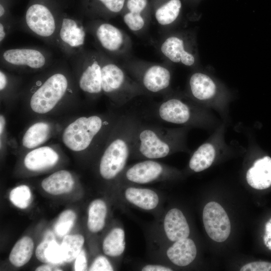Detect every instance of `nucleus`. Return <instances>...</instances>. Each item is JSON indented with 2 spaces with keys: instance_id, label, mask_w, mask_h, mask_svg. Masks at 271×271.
I'll return each instance as SVG.
<instances>
[{
  "instance_id": "obj_1",
  "label": "nucleus",
  "mask_w": 271,
  "mask_h": 271,
  "mask_svg": "<svg viewBox=\"0 0 271 271\" xmlns=\"http://www.w3.org/2000/svg\"><path fill=\"white\" fill-rule=\"evenodd\" d=\"M78 89L70 67L62 61L42 71L23 94L34 113L44 115L74 100Z\"/></svg>"
},
{
  "instance_id": "obj_2",
  "label": "nucleus",
  "mask_w": 271,
  "mask_h": 271,
  "mask_svg": "<svg viewBox=\"0 0 271 271\" xmlns=\"http://www.w3.org/2000/svg\"><path fill=\"white\" fill-rule=\"evenodd\" d=\"M140 122L133 114H120L98 155V172L103 180L117 181L126 167L131 157L134 132Z\"/></svg>"
},
{
  "instance_id": "obj_3",
  "label": "nucleus",
  "mask_w": 271,
  "mask_h": 271,
  "mask_svg": "<svg viewBox=\"0 0 271 271\" xmlns=\"http://www.w3.org/2000/svg\"><path fill=\"white\" fill-rule=\"evenodd\" d=\"M120 114L110 112L79 117L65 127L62 141L71 151L98 155Z\"/></svg>"
},
{
  "instance_id": "obj_4",
  "label": "nucleus",
  "mask_w": 271,
  "mask_h": 271,
  "mask_svg": "<svg viewBox=\"0 0 271 271\" xmlns=\"http://www.w3.org/2000/svg\"><path fill=\"white\" fill-rule=\"evenodd\" d=\"M183 131L140 121L134 132L130 158L155 160L170 155L182 148Z\"/></svg>"
},
{
  "instance_id": "obj_5",
  "label": "nucleus",
  "mask_w": 271,
  "mask_h": 271,
  "mask_svg": "<svg viewBox=\"0 0 271 271\" xmlns=\"http://www.w3.org/2000/svg\"><path fill=\"white\" fill-rule=\"evenodd\" d=\"M101 52L102 94L116 107L148 92L114 60Z\"/></svg>"
},
{
  "instance_id": "obj_6",
  "label": "nucleus",
  "mask_w": 271,
  "mask_h": 271,
  "mask_svg": "<svg viewBox=\"0 0 271 271\" xmlns=\"http://www.w3.org/2000/svg\"><path fill=\"white\" fill-rule=\"evenodd\" d=\"M62 12L52 0H31L21 22L26 31L55 46Z\"/></svg>"
},
{
  "instance_id": "obj_7",
  "label": "nucleus",
  "mask_w": 271,
  "mask_h": 271,
  "mask_svg": "<svg viewBox=\"0 0 271 271\" xmlns=\"http://www.w3.org/2000/svg\"><path fill=\"white\" fill-rule=\"evenodd\" d=\"M69 61L79 90L92 99L102 94L101 51L84 49L70 58Z\"/></svg>"
},
{
  "instance_id": "obj_8",
  "label": "nucleus",
  "mask_w": 271,
  "mask_h": 271,
  "mask_svg": "<svg viewBox=\"0 0 271 271\" xmlns=\"http://www.w3.org/2000/svg\"><path fill=\"white\" fill-rule=\"evenodd\" d=\"M99 50L112 59L126 57L132 47L130 37L122 30L101 19H92L85 25Z\"/></svg>"
},
{
  "instance_id": "obj_9",
  "label": "nucleus",
  "mask_w": 271,
  "mask_h": 271,
  "mask_svg": "<svg viewBox=\"0 0 271 271\" xmlns=\"http://www.w3.org/2000/svg\"><path fill=\"white\" fill-rule=\"evenodd\" d=\"M0 58L1 68L21 73L42 71L53 64L51 53L36 47L5 49L2 51Z\"/></svg>"
},
{
  "instance_id": "obj_10",
  "label": "nucleus",
  "mask_w": 271,
  "mask_h": 271,
  "mask_svg": "<svg viewBox=\"0 0 271 271\" xmlns=\"http://www.w3.org/2000/svg\"><path fill=\"white\" fill-rule=\"evenodd\" d=\"M123 67L149 94H164L170 88L171 73L164 65L128 61Z\"/></svg>"
},
{
  "instance_id": "obj_11",
  "label": "nucleus",
  "mask_w": 271,
  "mask_h": 271,
  "mask_svg": "<svg viewBox=\"0 0 271 271\" xmlns=\"http://www.w3.org/2000/svg\"><path fill=\"white\" fill-rule=\"evenodd\" d=\"M173 170L155 160L146 159L126 166L117 181L123 185L148 184L170 178Z\"/></svg>"
},
{
  "instance_id": "obj_12",
  "label": "nucleus",
  "mask_w": 271,
  "mask_h": 271,
  "mask_svg": "<svg viewBox=\"0 0 271 271\" xmlns=\"http://www.w3.org/2000/svg\"><path fill=\"white\" fill-rule=\"evenodd\" d=\"M87 33L80 20L63 13L55 38V46L69 59L84 49Z\"/></svg>"
},
{
  "instance_id": "obj_13",
  "label": "nucleus",
  "mask_w": 271,
  "mask_h": 271,
  "mask_svg": "<svg viewBox=\"0 0 271 271\" xmlns=\"http://www.w3.org/2000/svg\"><path fill=\"white\" fill-rule=\"evenodd\" d=\"M195 109L182 99L166 96L157 104L154 113L160 120L178 124H190L196 121Z\"/></svg>"
},
{
  "instance_id": "obj_14",
  "label": "nucleus",
  "mask_w": 271,
  "mask_h": 271,
  "mask_svg": "<svg viewBox=\"0 0 271 271\" xmlns=\"http://www.w3.org/2000/svg\"><path fill=\"white\" fill-rule=\"evenodd\" d=\"M203 222L208 236L214 241H225L231 232V224L224 209L218 203H208L203 211Z\"/></svg>"
},
{
  "instance_id": "obj_15",
  "label": "nucleus",
  "mask_w": 271,
  "mask_h": 271,
  "mask_svg": "<svg viewBox=\"0 0 271 271\" xmlns=\"http://www.w3.org/2000/svg\"><path fill=\"white\" fill-rule=\"evenodd\" d=\"M159 50L163 56L172 62L186 66H192L195 63L194 54L180 36L174 34L164 38L160 43Z\"/></svg>"
},
{
  "instance_id": "obj_16",
  "label": "nucleus",
  "mask_w": 271,
  "mask_h": 271,
  "mask_svg": "<svg viewBox=\"0 0 271 271\" xmlns=\"http://www.w3.org/2000/svg\"><path fill=\"white\" fill-rule=\"evenodd\" d=\"M122 197L130 204L147 211H152L160 205L161 199L154 190L135 185H123Z\"/></svg>"
},
{
  "instance_id": "obj_17",
  "label": "nucleus",
  "mask_w": 271,
  "mask_h": 271,
  "mask_svg": "<svg viewBox=\"0 0 271 271\" xmlns=\"http://www.w3.org/2000/svg\"><path fill=\"white\" fill-rule=\"evenodd\" d=\"M56 148L45 146L31 150L24 159L25 167L33 172L42 171L55 166L60 159Z\"/></svg>"
},
{
  "instance_id": "obj_18",
  "label": "nucleus",
  "mask_w": 271,
  "mask_h": 271,
  "mask_svg": "<svg viewBox=\"0 0 271 271\" xmlns=\"http://www.w3.org/2000/svg\"><path fill=\"white\" fill-rule=\"evenodd\" d=\"M164 234L171 242L188 237L190 228L183 213L177 208L169 210L162 223Z\"/></svg>"
},
{
  "instance_id": "obj_19",
  "label": "nucleus",
  "mask_w": 271,
  "mask_h": 271,
  "mask_svg": "<svg viewBox=\"0 0 271 271\" xmlns=\"http://www.w3.org/2000/svg\"><path fill=\"white\" fill-rule=\"evenodd\" d=\"M148 7V0H126L125 11L122 17L128 28L134 33L144 30L150 22L146 14Z\"/></svg>"
},
{
  "instance_id": "obj_20",
  "label": "nucleus",
  "mask_w": 271,
  "mask_h": 271,
  "mask_svg": "<svg viewBox=\"0 0 271 271\" xmlns=\"http://www.w3.org/2000/svg\"><path fill=\"white\" fill-rule=\"evenodd\" d=\"M126 0H84L85 11L92 19L106 21L120 14Z\"/></svg>"
},
{
  "instance_id": "obj_21",
  "label": "nucleus",
  "mask_w": 271,
  "mask_h": 271,
  "mask_svg": "<svg viewBox=\"0 0 271 271\" xmlns=\"http://www.w3.org/2000/svg\"><path fill=\"white\" fill-rule=\"evenodd\" d=\"M166 255L174 264L185 266L195 259L197 255L196 246L193 240L187 237L174 242L167 249Z\"/></svg>"
},
{
  "instance_id": "obj_22",
  "label": "nucleus",
  "mask_w": 271,
  "mask_h": 271,
  "mask_svg": "<svg viewBox=\"0 0 271 271\" xmlns=\"http://www.w3.org/2000/svg\"><path fill=\"white\" fill-rule=\"evenodd\" d=\"M247 183L251 187L262 190L271 186V158L265 156L256 160L247 172Z\"/></svg>"
},
{
  "instance_id": "obj_23",
  "label": "nucleus",
  "mask_w": 271,
  "mask_h": 271,
  "mask_svg": "<svg viewBox=\"0 0 271 271\" xmlns=\"http://www.w3.org/2000/svg\"><path fill=\"white\" fill-rule=\"evenodd\" d=\"M54 127L46 121H39L32 124L25 131L22 139L23 148L32 150L40 147L52 136Z\"/></svg>"
},
{
  "instance_id": "obj_24",
  "label": "nucleus",
  "mask_w": 271,
  "mask_h": 271,
  "mask_svg": "<svg viewBox=\"0 0 271 271\" xmlns=\"http://www.w3.org/2000/svg\"><path fill=\"white\" fill-rule=\"evenodd\" d=\"M74 184V179L71 173L67 170H62L45 178L41 183V186L47 193L57 195L70 192Z\"/></svg>"
},
{
  "instance_id": "obj_25",
  "label": "nucleus",
  "mask_w": 271,
  "mask_h": 271,
  "mask_svg": "<svg viewBox=\"0 0 271 271\" xmlns=\"http://www.w3.org/2000/svg\"><path fill=\"white\" fill-rule=\"evenodd\" d=\"M189 87L192 96L199 101L211 99L216 92V86L213 80L201 72H195L191 75Z\"/></svg>"
},
{
  "instance_id": "obj_26",
  "label": "nucleus",
  "mask_w": 271,
  "mask_h": 271,
  "mask_svg": "<svg viewBox=\"0 0 271 271\" xmlns=\"http://www.w3.org/2000/svg\"><path fill=\"white\" fill-rule=\"evenodd\" d=\"M125 234L123 228L114 227L106 235L102 242L103 253L110 257L121 256L125 249Z\"/></svg>"
},
{
  "instance_id": "obj_27",
  "label": "nucleus",
  "mask_w": 271,
  "mask_h": 271,
  "mask_svg": "<svg viewBox=\"0 0 271 271\" xmlns=\"http://www.w3.org/2000/svg\"><path fill=\"white\" fill-rule=\"evenodd\" d=\"M35 254L42 262L59 264L65 262L61 245L52 238H47L41 242L36 249Z\"/></svg>"
},
{
  "instance_id": "obj_28",
  "label": "nucleus",
  "mask_w": 271,
  "mask_h": 271,
  "mask_svg": "<svg viewBox=\"0 0 271 271\" xmlns=\"http://www.w3.org/2000/svg\"><path fill=\"white\" fill-rule=\"evenodd\" d=\"M107 213L106 203L102 199L93 200L88 207L87 225L92 233L100 231L104 227Z\"/></svg>"
},
{
  "instance_id": "obj_29",
  "label": "nucleus",
  "mask_w": 271,
  "mask_h": 271,
  "mask_svg": "<svg viewBox=\"0 0 271 271\" xmlns=\"http://www.w3.org/2000/svg\"><path fill=\"white\" fill-rule=\"evenodd\" d=\"M215 150L210 143L201 145L191 156L189 167L195 172H200L208 168L213 162Z\"/></svg>"
},
{
  "instance_id": "obj_30",
  "label": "nucleus",
  "mask_w": 271,
  "mask_h": 271,
  "mask_svg": "<svg viewBox=\"0 0 271 271\" xmlns=\"http://www.w3.org/2000/svg\"><path fill=\"white\" fill-rule=\"evenodd\" d=\"M181 8V0L166 1L155 10V18L160 26H170L178 19Z\"/></svg>"
},
{
  "instance_id": "obj_31",
  "label": "nucleus",
  "mask_w": 271,
  "mask_h": 271,
  "mask_svg": "<svg viewBox=\"0 0 271 271\" xmlns=\"http://www.w3.org/2000/svg\"><path fill=\"white\" fill-rule=\"evenodd\" d=\"M34 250V242L29 236H24L15 244L10 255V262L14 266L20 267L26 264L31 259Z\"/></svg>"
},
{
  "instance_id": "obj_32",
  "label": "nucleus",
  "mask_w": 271,
  "mask_h": 271,
  "mask_svg": "<svg viewBox=\"0 0 271 271\" xmlns=\"http://www.w3.org/2000/svg\"><path fill=\"white\" fill-rule=\"evenodd\" d=\"M20 77L10 73L1 68L0 69V91L1 98L12 99L19 94Z\"/></svg>"
},
{
  "instance_id": "obj_33",
  "label": "nucleus",
  "mask_w": 271,
  "mask_h": 271,
  "mask_svg": "<svg viewBox=\"0 0 271 271\" xmlns=\"http://www.w3.org/2000/svg\"><path fill=\"white\" fill-rule=\"evenodd\" d=\"M84 238L80 234L65 236L61 244L65 262H70L74 260L82 250Z\"/></svg>"
},
{
  "instance_id": "obj_34",
  "label": "nucleus",
  "mask_w": 271,
  "mask_h": 271,
  "mask_svg": "<svg viewBox=\"0 0 271 271\" xmlns=\"http://www.w3.org/2000/svg\"><path fill=\"white\" fill-rule=\"evenodd\" d=\"M10 200L16 207L25 209L30 205L32 194L30 188L22 185L14 188L10 193Z\"/></svg>"
},
{
  "instance_id": "obj_35",
  "label": "nucleus",
  "mask_w": 271,
  "mask_h": 271,
  "mask_svg": "<svg viewBox=\"0 0 271 271\" xmlns=\"http://www.w3.org/2000/svg\"><path fill=\"white\" fill-rule=\"evenodd\" d=\"M76 217L75 212L71 210L62 212L54 225L57 234L60 236L66 235L73 227Z\"/></svg>"
},
{
  "instance_id": "obj_36",
  "label": "nucleus",
  "mask_w": 271,
  "mask_h": 271,
  "mask_svg": "<svg viewBox=\"0 0 271 271\" xmlns=\"http://www.w3.org/2000/svg\"><path fill=\"white\" fill-rule=\"evenodd\" d=\"M113 270V267L107 258L102 255L97 256L89 269L90 271H112Z\"/></svg>"
},
{
  "instance_id": "obj_37",
  "label": "nucleus",
  "mask_w": 271,
  "mask_h": 271,
  "mask_svg": "<svg viewBox=\"0 0 271 271\" xmlns=\"http://www.w3.org/2000/svg\"><path fill=\"white\" fill-rule=\"evenodd\" d=\"M15 22L14 18L11 17L6 19L0 20V43L4 42L7 36L12 30Z\"/></svg>"
},
{
  "instance_id": "obj_38",
  "label": "nucleus",
  "mask_w": 271,
  "mask_h": 271,
  "mask_svg": "<svg viewBox=\"0 0 271 271\" xmlns=\"http://www.w3.org/2000/svg\"><path fill=\"white\" fill-rule=\"evenodd\" d=\"M240 271H271V263L265 261H254L244 265Z\"/></svg>"
},
{
  "instance_id": "obj_39",
  "label": "nucleus",
  "mask_w": 271,
  "mask_h": 271,
  "mask_svg": "<svg viewBox=\"0 0 271 271\" xmlns=\"http://www.w3.org/2000/svg\"><path fill=\"white\" fill-rule=\"evenodd\" d=\"M87 259L85 252L81 250L75 258L74 270L75 271H83L87 269Z\"/></svg>"
},
{
  "instance_id": "obj_40",
  "label": "nucleus",
  "mask_w": 271,
  "mask_h": 271,
  "mask_svg": "<svg viewBox=\"0 0 271 271\" xmlns=\"http://www.w3.org/2000/svg\"><path fill=\"white\" fill-rule=\"evenodd\" d=\"M143 271H172L173 269L167 266L162 264H149L142 267Z\"/></svg>"
},
{
  "instance_id": "obj_41",
  "label": "nucleus",
  "mask_w": 271,
  "mask_h": 271,
  "mask_svg": "<svg viewBox=\"0 0 271 271\" xmlns=\"http://www.w3.org/2000/svg\"><path fill=\"white\" fill-rule=\"evenodd\" d=\"M263 240L265 245L271 250V219L266 224Z\"/></svg>"
},
{
  "instance_id": "obj_42",
  "label": "nucleus",
  "mask_w": 271,
  "mask_h": 271,
  "mask_svg": "<svg viewBox=\"0 0 271 271\" xmlns=\"http://www.w3.org/2000/svg\"><path fill=\"white\" fill-rule=\"evenodd\" d=\"M11 17L8 5L4 0H1L0 3V20L6 19Z\"/></svg>"
},
{
  "instance_id": "obj_43",
  "label": "nucleus",
  "mask_w": 271,
  "mask_h": 271,
  "mask_svg": "<svg viewBox=\"0 0 271 271\" xmlns=\"http://www.w3.org/2000/svg\"><path fill=\"white\" fill-rule=\"evenodd\" d=\"M36 271H50V270H62L59 268L53 265H42L38 266Z\"/></svg>"
},
{
  "instance_id": "obj_44",
  "label": "nucleus",
  "mask_w": 271,
  "mask_h": 271,
  "mask_svg": "<svg viewBox=\"0 0 271 271\" xmlns=\"http://www.w3.org/2000/svg\"><path fill=\"white\" fill-rule=\"evenodd\" d=\"M6 128V119L3 115H0V136L1 137L4 135Z\"/></svg>"
}]
</instances>
